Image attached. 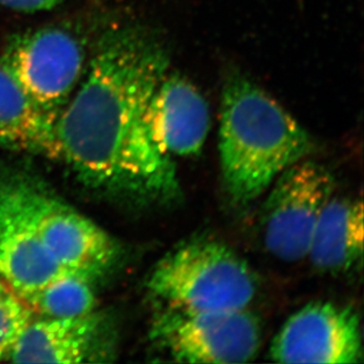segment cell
Listing matches in <instances>:
<instances>
[{"instance_id": "6da1fadb", "label": "cell", "mask_w": 364, "mask_h": 364, "mask_svg": "<svg viewBox=\"0 0 364 364\" xmlns=\"http://www.w3.org/2000/svg\"><path fill=\"white\" fill-rule=\"evenodd\" d=\"M168 66L166 44L151 28L121 25L100 36L55 123L59 159L84 186L146 203L178 196L175 163L143 119Z\"/></svg>"}, {"instance_id": "7a4b0ae2", "label": "cell", "mask_w": 364, "mask_h": 364, "mask_svg": "<svg viewBox=\"0 0 364 364\" xmlns=\"http://www.w3.org/2000/svg\"><path fill=\"white\" fill-rule=\"evenodd\" d=\"M313 138L264 90L241 73L223 86L218 151L224 188L247 205L268 191L285 168L314 151Z\"/></svg>"}, {"instance_id": "3957f363", "label": "cell", "mask_w": 364, "mask_h": 364, "mask_svg": "<svg viewBox=\"0 0 364 364\" xmlns=\"http://www.w3.org/2000/svg\"><path fill=\"white\" fill-rule=\"evenodd\" d=\"M149 291L166 308L186 311L247 309L257 291L254 272L220 242L179 244L152 269Z\"/></svg>"}, {"instance_id": "277c9868", "label": "cell", "mask_w": 364, "mask_h": 364, "mask_svg": "<svg viewBox=\"0 0 364 364\" xmlns=\"http://www.w3.org/2000/svg\"><path fill=\"white\" fill-rule=\"evenodd\" d=\"M85 62L82 41L66 28L51 26L11 39L0 68L55 123L82 80Z\"/></svg>"}, {"instance_id": "5b68a950", "label": "cell", "mask_w": 364, "mask_h": 364, "mask_svg": "<svg viewBox=\"0 0 364 364\" xmlns=\"http://www.w3.org/2000/svg\"><path fill=\"white\" fill-rule=\"evenodd\" d=\"M150 336L179 363H247L254 360L261 346L257 318L247 309L186 311L166 308L154 321Z\"/></svg>"}, {"instance_id": "8992f818", "label": "cell", "mask_w": 364, "mask_h": 364, "mask_svg": "<svg viewBox=\"0 0 364 364\" xmlns=\"http://www.w3.org/2000/svg\"><path fill=\"white\" fill-rule=\"evenodd\" d=\"M333 189L329 168L306 159L274 181L262 210L264 245L274 257L289 263L308 257L314 231Z\"/></svg>"}, {"instance_id": "52a82bcc", "label": "cell", "mask_w": 364, "mask_h": 364, "mask_svg": "<svg viewBox=\"0 0 364 364\" xmlns=\"http://www.w3.org/2000/svg\"><path fill=\"white\" fill-rule=\"evenodd\" d=\"M21 179L41 240L59 265L95 279L107 274L119 258L117 242L33 177Z\"/></svg>"}, {"instance_id": "ba28073f", "label": "cell", "mask_w": 364, "mask_h": 364, "mask_svg": "<svg viewBox=\"0 0 364 364\" xmlns=\"http://www.w3.org/2000/svg\"><path fill=\"white\" fill-rule=\"evenodd\" d=\"M63 272L41 240L21 173H0V279L25 301Z\"/></svg>"}, {"instance_id": "9c48e42d", "label": "cell", "mask_w": 364, "mask_h": 364, "mask_svg": "<svg viewBox=\"0 0 364 364\" xmlns=\"http://www.w3.org/2000/svg\"><path fill=\"white\" fill-rule=\"evenodd\" d=\"M270 358L288 364L360 363L363 347L358 313L330 302L303 306L276 335Z\"/></svg>"}, {"instance_id": "30bf717a", "label": "cell", "mask_w": 364, "mask_h": 364, "mask_svg": "<svg viewBox=\"0 0 364 364\" xmlns=\"http://www.w3.org/2000/svg\"><path fill=\"white\" fill-rule=\"evenodd\" d=\"M114 333L100 313L76 318H32L7 360L16 363L109 362Z\"/></svg>"}, {"instance_id": "8fae6325", "label": "cell", "mask_w": 364, "mask_h": 364, "mask_svg": "<svg viewBox=\"0 0 364 364\" xmlns=\"http://www.w3.org/2000/svg\"><path fill=\"white\" fill-rule=\"evenodd\" d=\"M143 119L154 144L171 159L198 155L210 130L205 98L193 82L176 73L159 82Z\"/></svg>"}, {"instance_id": "7c38bea8", "label": "cell", "mask_w": 364, "mask_h": 364, "mask_svg": "<svg viewBox=\"0 0 364 364\" xmlns=\"http://www.w3.org/2000/svg\"><path fill=\"white\" fill-rule=\"evenodd\" d=\"M363 236L362 200L331 197L317 222L308 257L323 272H347L361 263Z\"/></svg>"}, {"instance_id": "4fadbf2b", "label": "cell", "mask_w": 364, "mask_h": 364, "mask_svg": "<svg viewBox=\"0 0 364 364\" xmlns=\"http://www.w3.org/2000/svg\"><path fill=\"white\" fill-rule=\"evenodd\" d=\"M0 149L59 159L55 121L0 68Z\"/></svg>"}, {"instance_id": "5bb4252c", "label": "cell", "mask_w": 364, "mask_h": 364, "mask_svg": "<svg viewBox=\"0 0 364 364\" xmlns=\"http://www.w3.org/2000/svg\"><path fill=\"white\" fill-rule=\"evenodd\" d=\"M96 279L84 272L64 270L25 299L32 313L45 318H76L96 311Z\"/></svg>"}, {"instance_id": "9a60e30c", "label": "cell", "mask_w": 364, "mask_h": 364, "mask_svg": "<svg viewBox=\"0 0 364 364\" xmlns=\"http://www.w3.org/2000/svg\"><path fill=\"white\" fill-rule=\"evenodd\" d=\"M33 315L28 303L0 279V361L7 360Z\"/></svg>"}, {"instance_id": "2e32d148", "label": "cell", "mask_w": 364, "mask_h": 364, "mask_svg": "<svg viewBox=\"0 0 364 364\" xmlns=\"http://www.w3.org/2000/svg\"><path fill=\"white\" fill-rule=\"evenodd\" d=\"M62 3V0H0V6L18 12H41L51 10Z\"/></svg>"}]
</instances>
